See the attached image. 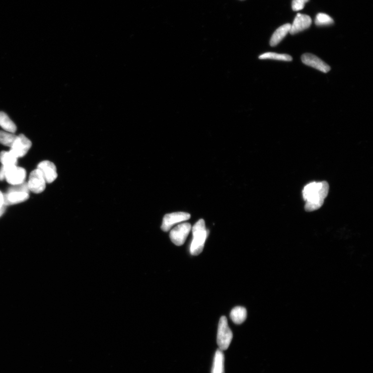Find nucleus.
Here are the masks:
<instances>
[{"instance_id": "1", "label": "nucleus", "mask_w": 373, "mask_h": 373, "mask_svg": "<svg viewBox=\"0 0 373 373\" xmlns=\"http://www.w3.org/2000/svg\"><path fill=\"white\" fill-rule=\"evenodd\" d=\"M329 184L326 181L312 182L306 185L302 191L303 198L306 202L305 210L313 212L319 209L328 196Z\"/></svg>"}, {"instance_id": "2", "label": "nucleus", "mask_w": 373, "mask_h": 373, "mask_svg": "<svg viewBox=\"0 0 373 373\" xmlns=\"http://www.w3.org/2000/svg\"><path fill=\"white\" fill-rule=\"evenodd\" d=\"M192 234L193 239L190 246V253L193 256H198L202 252L208 237V231L203 220H199L192 227Z\"/></svg>"}, {"instance_id": "3", "label": "nucleus", "mask_w": 373, "mask_h": 373, "mask_svg": "<svg viewBox=\"0 0 373 373\" xmlns=\"http://www.w3.org/2000/svg\"><path fill=\"white\" fill-rule=\"evenodd\" d=\"M233 339L232 332L228 326L227 319L225 316H222L220 319L217 342L220 350L224 351L229 347Z\"/></svg>"}, {"instance_id": "4", "label": "nucleus", "mask_w": 373, "mask_h": 373, "mask_svg": "<svg viewBox=\"0 0 373 373\" xmlns=\"http://www.w3.org/2000/svg\"><path fill=\"white\" fill-rule=\"evenodd\" d=\"M4 167L5 168V179L8 183L15 186L25 182L26 171L23 168L18 167L17 165Z\"/></svg>"}, {"instance_id": "5", "label": "nucleus", "mask_w": 373, "mask_h": 373, "mask_svg": "<svg viewBox=\"0 0 373 373\" xmlns=\"http://www.w3.org/2000/svg\"><path fill=\"white\" fill-rule=\"evenodd\" d=\"M191 229L189 223H183L177 225L171 231L170 237L172 242L177 246L183 245Z\"/></svg>"}, {"instance_id": "6", "label": "nucleus", "mask_w": 373, "mask_h": 373, "mask_svg": "<svg viewBox=\"0 0 373 373\" xmlns=\"http://www.w3.org/2000/svg\"><path fill=\"white\" fill-rule=\"evenodd\" d=\"M191 215L185 212H176L168 214L164 216L161 226L162 230L167 232L171 229L172 227L179 223L189 220Z\"/></svg>"}, {"instance_id": "7", "label": "nucleus", "mask_w": 373, "mask_h": 373, "mask_svg": "<svg viewBox=\"0 0 373 373\" xmlns=\"http://www.w3.org/2000/svg\"><path fill=\"white\" fill-rule=\"evenodd\" d=\"M31 146V142L25 136L20 135L17 136V138L13 146L10 148V151L17 158H21L27 154Z\"/></svg>"}, {"instance_id": "8", "label": "nucleus", "mask_w": 373, "mask_h": 373, "mask_svg": "<svg viewBox=\"0 0 373 373\" xmlns=\"http://www.w3.org/2000/svg\"><path fill=\"white\" fill-rule=\"evenodd\" d=\"M46 183L42 173L38 168L31 173L28 183L30 191L35 194H40L45 189Z\"/></svg>"}, {"instance_id": "9", "label": "nucleus", "mask_w": 373, "mask_h": 373, "mask_svg": "<svg viewBox=\"0 0 373 373\" xmlns=\"http://www.w3.org/2000/svg\"><path fill=\"white\" fill-rule=\"evenodd\" d=\"M302 63L306 66L314 68L324 74L328 73L330 67L325 63L318 57L311 54L306 53L302 56Z\"/></svg>"}, {"instance_id": "10", "label": "nucleus", "mask_w": 373, "mask_h": 373, "mask_svg": "<svg viewBox=\"0 0 373 373\" xmlns=\"http://www.w3.org/2000/svg\"><path fill=\"white\" fill-rule=\"evenodd\" d=\"M38 169L42 173L46 183H52L57 177L55 165L50 161H43L38 166Z\"/></svg>"}, {"instance_id": "11", "label": "nucleus", "mask_w": 373, "mask_h": 373, "mask_svg": "<svg viewBox=\"0 0 373 373\" xmlns=\"http://www.w3.org/2000/svg\"><path fill=\"white\" fill-rule=\"evenodd\" d=\"M311 22V19L309 16L298 14L291 25L290 33L294 35L303 31L310 27Z\"/></svg>"}, {"instance_id": "12", "label": "nucleus", "mask_w": 373, "mask_h": 373, "mask_svg": "<svg viewBox=\"0 0 373 373\" xmlns=\"http://www.w3.org/2000/svg\"><path fill=\"white\" fill-rule=\"evenodd\" d=\"M4 196V203L5 206L25 202L29 198L27 192L8 190Z\"/></svg>"}, {"instance_id": "13", "label": "nucleus", "mask_w": 373, "mask_h": 373, "mask_svg": "<svg viewBox=\"0 0 373 373\" xmlns=\"http://www.w3.org/2000/svg\"><path fill=\"white\" fill-rule=\"evenodd\" d=\"M291 28L290 23H286L277 29L272 36L270 40L271 46H275L278 45L286 37L288 33H290Z\"/></svg>"}, {"instance_id": "14", "label": "nucleus", "mask_w": 373, "mask_h": 373, "mask_svg": "<svg viewBox=\"0 0 373 373\" xmlns=\"http://www.w3.org/2000/svg\"><path fill=\"white\" fill-rule=\"evenodd\" d=\"M224 356L223 351L218 350L216 351L212 369V373H224Z\"/></svg>"}, {"instance_id": "15", "label": "nucleus", "mask_w": 373, "mask_h": 373, "mask_svg": "<svg viewBox=\"0 0 373 373\" xmlns=\"http://www.w3.org/2000/svg\"><path fill=\"white\" fill-rule=\"evenodd\" d=\"M230 318L234 323L237 324L243 323L247 318V310L241 306L234 307L230 313Z\"/></svg>"}, {"instance_id": "16", "label": "nucleus", "mask_w": 373, "mask_h": 373, "mask_svg": "<svg viewBox=\"0 0 373 373\" xmlns=\"http://www.w3.org/2000/svg\"><path fill=\"white\" fill-rule=\"evenodd\" d=\"M0 126L6 132L14 134L17 130L15 123L12 121L6 114L0 112Z\"/></svg>"}, {"instance_id": "17", "label": "nucleus", "mask_w": 373, "mask_h": 373, "mask_svg": "<svg viewBox=\"0 0 373 373\" xmlns=\"http://www.w3.org/2000/svg\"><path fill=\"white\" fill-rule=\"evenodd\" d=\"M18 158L12 153L9 151H2L0 153V161L3 166L6 167L16 166L17 164Z\"/></svg>"}, {"instance_id": "18", "label": "nucleus", "mask_w": 373, "mask_h": 373, "mask_svg": "<svg viewBox=\"0 0 373 373\" xmlns=\"http://www.w3.org/2000/svg\"><path fill=\"white\" fill-rule=\"evenodd\" d=\"M259 58L261 60L271 59L284 62H292L293 60V58L290 55L271 52L263 54L259 57Z\"/></svg>"}, {"instance_id": "19", "label": "nucleus", "mask_w": 373, "mask_h": 373, "mask_svg": "<svg viewBox=\"0 0 373 373\" xmlns=\"http://www.w3.org/2000/svg\"><path fill=\"white\" fill-rule=\"evenodd\" d=\"M17 138V136L8 132L0 131V143L2 145L11 148Z\"/></svg>"}, {"instance_id": "20", "label": "nucleus", "mask_w": 373, "mask_h": 373, "mask_svg": "<svg viewBox=\"0 0 373 373\" xmlns=\"http://www.w3.org/2000/svg\"><path fill=\"white\" fill-rule=\"evenodd\" d=\"M333 23V19L327 14L319 13L316 16L315 23L318 26H329L332 25Z\"/></svg>"}, {"instance_id": "21", "label": "nucleus", "mask_w": 373, "mask_h": 373, "mask_svg": "<svg viewBox=\"0 0 373 373\" xmlns=\"http://www.w3.org/2000/svg\"><path fill=\"white\" fill-rule=\"evenodd\" d=\"M309 0H293L292 2V8L294 11H298L304 8L305 4Z\"/></svg>"}, {"instance_id": "22", "label": "nucleus", "mask_w": 373, "mask_h": 373, "mask_svg": "<svg viewBox=\"0 0 373 373\" xmlns=\"http://www.w3.org/2000/svg\"><path fill=\"white\" fill-rule=\"evenodd\" d=\"M5 210V206L4 203V196L1 191H0V217L4 213Z\"/></svg>"}, {"instance_id": "23", "label": "nucleus", "mask_w": 373, "mask_h": 373, "mask_svg": "<svg viewBox=\"0 0 373 373\" xmlns=\"http://www.w3.org/2000/svg\"><path fill=\"white\" fill-rule=\"evenodd\" d=\"M5 168L3 166L0 170V180H3L5 179Z\"/></svg>"}, {"instance_id": "24", "label": "nucleus", "mask_w": 373, "mask_h": 373, "mask_svg": "<svg viewBox=\"0 0 373 373\" xmlns=\"http://www.w3.org/2000/svg\"><path fill=\"white\" fill-rule=\"evenodd\" d=\"M241 1H244V0H241Z\"/></svg>"}]
</instances>
